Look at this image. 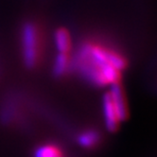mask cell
I'll return each instance as SVG.
<instances>
[{"label":"cell","instance_id":"cell-1","mask_svg":"<svg viewBox=\"0 0 157 157\" xmlns=\"http://www.w3.org/2000/svg\"><path fill=\"white\" fill-rule=\"evenodd\" d=\"M72 64L87 82L97 86H105L117 82L126 62L114 49L85 43L78 48Z\"/></svg>","mask_w":157,"mask_h":157},{"label":"cell","instance_id":"cell-2","mask_svg":"<svg viewBox=\"0 0 157 157\" xmlns=\"http://www.w3.org/2000/svg\"><path fill=\"white\" fill-rule=\"evenodd\" d=\"M22 54L27 67L32 68L38 58V32L34 24L28 22L22 28Z\"/></svg>","mask_w":157,"mask_h":157},{"label":"cell","instance_id":"cell-3","mask_svg":"<svg viewBox=\"0 0 157 157\" xmlns=\"http://www.w3.org/2000/svg\"><path fill=\"white\" fill-rule=\"evenodd\" d=\"M110 89V98L113 105L115 107V110L117 112V117L120 122L124 121L127 117V105L125 100V95L123 92V89L121 85L118 82L111 84Z\"/></svg>","mask_w":157,"mask_h":157},{"label":"cell","instance_id":"cell-4","mask_svg":"<svg viewBox=\"0 0 157 157\" xmlns=\"http://www.w3.org/2000/svg\"><path fill=\"white\" fill-rule=\"evenodd\" d=\"M102 110H103V116H104V122L105 126L109 132H115L118 125H119V119L117 117V112L115 107L112 102L109 93H106L102 98Z\"/></svg>","mask_w":157,"mask_h":157},{"label":"cell","instance_id":"cell-5","mask_svg":"<svg viewBox=\"0 0 157 157\" xmlns=\"http://www.w3.org/2000/svg\"><path fill=\"white\" fill-rule=\"evenodd\" d=\"M55 47L59 53H68L71 48L69 33L64 29H59L54 33Z\"/></svg>","mask_w":157,"mask_h":157},{"label":"cell","instance_id":"cell-6","mask_svg":"<svg viewBox=\"0 0 157 157\" xmlns=\"http://www.w3.org/2000/svg\"><path fill=\"white\" fill-rule=\"evenodd\" d=\"M99 133L94 130H87L78 136V143L83 148H92L99 141Z\"/></svg>","mask_w":157,"mask_h":157},{"label":"cell","instance_id":"cell-7","mask_svg":"<svg viewBox=\"0 0 157 157\" xmlns=\"http://www.w3.org/2000/svg\"><path fill=\"white\" fill-rule=\"evenodd\" d=\"M69 66V58L66 53H58L53 63V74L56 77L63 76Z\"/></svg>","mask_w":157,"mask_h":157},{"label":"cell","instance_id":"cell-8","mask_svg":"<svg viewBox=\"0 0 157 157\" xmlns=\"http://www.w3.org/2000/svg\"><path fill=\"white\" fill-rule=\"evenodd\" d=\"M34 157H63L61 150L54 145H42L34 151Z\"/></svg>","mask_w":157,"mask_h":157}]
</instances>
